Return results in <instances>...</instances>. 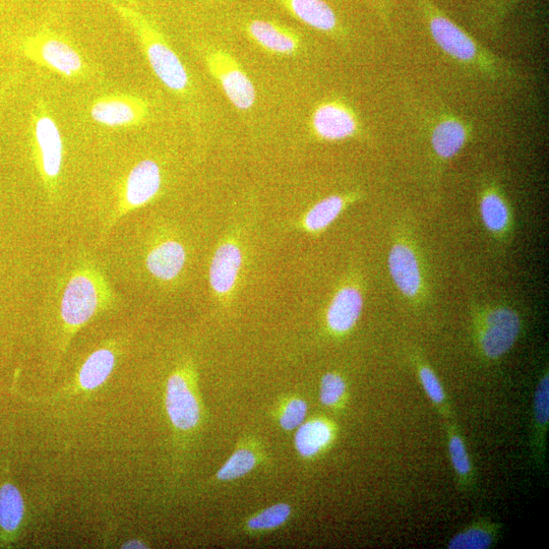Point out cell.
<instances>
[{
	"label": "cell",
	"mask_w": 549,
	"mask_h": 549,
	"mask_svg": "<svg viewBox=\"0 0 549 549\" xmlns=\"http://www.w3.org/2000/svg\"><path fill=\"white\" fill-rule=\"evenodd\" d=\"M257 465V458L247 449L236 451L217 473L221 481H230L250 473Z\"/></svg>",
	"instance_id": "83f0119b"
},
{
	"label": "cell",
	"mask_w": 549,
	"mask_h": 549,
	"mask_svg": "<svg viewBox=\"0 0 549 549\" xmlns=\"http://www.w3.org/2000/svg\"><path fill=\"white\" fill-rule=\"evenodd\" d=\"M375 5L376 10L381 14L382 18L385 19V22H388L389 19V6L387 0H371Z\"/></svg>",
	"instance_id": "1f68e13d"
},
{
	"label": "cell",
	"mask_w": 549,
	"mask_h": 549,
	"mask_svg": "<svg viewBox=\"0 0 549 549\" xmlns=\"http://www.w3.org/2000/svg\"><path fill=\"white\" fill-rule=\"evenodd\" d=\"M472 329L481 356L497 360L506 355L518 341L522 321L519 314L507 305H486L474 308Z\"/></svg>",
	"instance_id": "5b68a950"
},
{
	"label": "cell",
	"mask_w": 549,
	"mask_h": 549,
	"mask_svg": "<svg viewBox=\"0 0 549 549\" xmlns=\"http://www.w3.org/2000/svg\"><path fill=\"white\" fill-rule=\"evenodd\" d=\"M122 548H147V546L144 542L133 539L122 545Z\"/></svg>",
	"instance_id": "d6a6232c"
},
{
	"label": "cell",
	"mask_w": 549,
	"mask_h": 549,
	"mask_svg": "<svg viewBox=\"0 0 549 549\" xmlns=\"http://www.w3.org/2000/svg\"><path fill=\"white\" fill-rule=\"evenodd\" d=\"M246 32L263 50L275 55L292 56L302 47L301 37L295 31L276 22L253 20Z\"/></svg>",
	"instance_id": "2e32d148"
},
{
	"label": "cell",
	"mask_w": 549,
	"mask_h": 549,
	"mask_svg": "<svg viewBox=\"0 0 549 549\" xmlns=\"http://www.w3.org/2000/svg\"><path fill=\"white\" fill-rule=\"evenodd\" d=\"M31 131L39 174L47 193L54 196L63 172L64 140L54 116L43 101L38 102L33 111Z\"/></svg>",
	"instance_id": "8992f818"
},
{
	"label": "cell",
	"mask_w": 549,
	"mask_h": 549,
	"mask_svg": "<svg viewBox=\"0 0 549 549\" xmlns=\"http://www.w3.org/2000/svg\"><path fill=\"white\" fill-rule=\"evenodd\" d=\"M291 508L287 504L274 505L249 520L253 530H270L282 526L290 517Z\"/></svg>",
	"instance_id": "f1b7e54d"
},
{
	"label": "cell",
	"mask_w": 549,
	"mask_h": 549,
	"mask_svg": "<svg viewBox=\"0 0 549 549\" xmlns=\"http://www.w3.org/2000/svg\"><path fill=\"white\" fill-rule=\"evenodd\" d=\"M310 126L313 135L325 142L355 138L361 129L355 111L339 99H329L318 104L312 113Z\"/></svg>",
	"instance_id": "8fae6325"
},
{
	"label": "cell",
	"mask_w": 549,
	"mask_h": 549,
	"mask_svg": "<svg viewBox=\"0 0 549 549\" xmlns=\"http://www.w3.org/2000/svg\"><path fill=\"white\" fill-rule=\"evenodd\" d=\"M479 211L485 229L504 242L513 232L514 218L509 201L497 183H487L480 192Z\"/></svg>",
	"instance_id": "4fadbf2b"
},
{
	"label": "cell",
	"mask_w": 549,
	"mask_h": 549,
	"mask_svg": "<svg viewBox=\"0 0 549 549\" xmlns=\"http://www.w3.org/2000/svg\"><path fill=\"white\" fill-rule=\"evenodd\" d=\"M415 363L418 378L425 394L443 416L449 417L451 415V408L444 387L437 374L424 360L418 359Z\"/></svg>",
	"instance_id": "4316f807"
},
{
	"label": "cell",
	"mask_w": 549,
	"mask_h": 549,
	"mask_svg": "<svg viewBox=\"0 0 549 549\" xmlns=\"http://www.w3.org/2000/svg\"><path fill=\"white\" fill-rule=\"evenodd\" d=\"M471 130L465 122L447 115L438 120L432 130L431 143L438 160L448 162L455 158L470 139Z\"/></svg>",
	"instance_id": "ac0fdd59"
},
{
	"label": "cell",
	"mask_w": 549,
	"mask_h": 549,
	"mask_svg": "<svg viewBox=\"0 0 549 549\" xmlns=\"http://www.w3.org/2000/svg\"><path fill=\"white\" fill-rule=\"evenodd\" d=\"M113 301L114 294L102 271L94 263L83 261L73 270L61 294V321L69 333H74L111 307Z\"/></svg>",
	"instance_id": "7a4b0ae2"
},
{
	"label": "cell",
	"mask_w": 549,
	"mask_h": 549,
	"mask_svg": "<svg viewBox=\"0 0 549 549\" xmlns=\"http://www.w3.org/2000/svg\"><path fill=\"white\" fill-rule=\"evenodd\" d=\"M333 439L334 427L332 423L317 418L299 426L295 435V447L302 457L311 458L329 447Z\"/></svg>",
	"instance_id": "7402d4cb"
},
{
	"label": "cell",
	"mask_w": 549,
	"mask_h": 549,
	"mask_svg": "<svg viewBox=\"0 0 549 549\" xmlns=\"http://www.w3.org/2000/svg\"><path fill=\"white\" fill-rule=\"evenodd\" d=\"M518 2L519 0H500V13H504V11L511 8L514 4Z\"/></svg>",
	"instance_id": "836d02e7"
},
{
	"label": "cell",
	"mask_w": 549,
	"mask_h": 549,
	"mask_svg": "<svg viewBox=\"0 0 549 549\" xmlns=\"http://www.w3.org/2000/svg\"><path fill=\"white\" fill-rule=\"evenodd\" d=\"M447 434L450 459L458 483L465 491H471L475 486V475L465 441L454 423L448 424Z\"/></svg>",
	"instance_id": "603a6c76"
},
{
	"label": "cell",
	"mask_w": 549,
	"mask_h": 549,
	"mask_svg": "<svg viewBox=\"0 0 549 549\" xmlns=\"http://www.w3.org/2000/svg\"><path fill=\"white\" fill-rule=\"evenodd\" d=\"M24 501L18 488L6 483L0 488V527L6 532H15L23 520Z\"/></svg>",
	"instance_id": "484cf974"
},
{
	"label": "cell",
	"mask_w": 549,
	"mask_h": 549,
	"mask_svg": "<svg viewBox=\"0 0 549 549\" xmlns=\"http://www.w3.org/2000/svg\"><path fill=\"white\" fill-rule=\"evenodd\" d=\"M389 270L400 293L418 303L426 296V280L420 257L411 239L399 237L389 253Z\"/></svg>",
	"instance_id": "30bf717a"
},
{
	"label": "cell",
	"mask_w": 549,
	"mask_h": 549,
	"mask_svg": "<svg viewBox=\"0 0 549 549\" xmlns=\"http://www.w3.org/2000/svg\"><path fill=\"white\" fill-rule=\"evenodd\" d=\"M345 393L346 383L340 375L329 373L324 376L321 383L320 398L325 406L333 407L338 405Z\"/></svg>",
	"instance_id": "f546056e"
},
{
	"label": "cell",
	"mask_w": 549,
	"mask_h": 549,
	"mask_svg": "<svg viewBox=\"0 0 549 549\" xmlns=\"http://www.w3.org/2000/svg\"><path fill=\"white\" fill-rule=\"evenodd\" d=\"M96 124L109 129H131L146 124L151 116L150 104L143 97L112 93L95 99L90 107Z\"/></svg>",
	"instance_id": "ba28073f"
},
{
	"label": "cell",
	"mask_w": 549,
	"mask_h": 549,
	"mask_svg": "<svg viewBox=\"0 0 549 549\" xmlns=\"http://www.w3.org/2000/svg\"><path fill=\"white\" fill-rule=\"evenodd\" d=\"M496 523L478 521L456 534L448 543L450 549H487L492 547L499 536Z\"/></svg>",
	"instance_id": "d4e9b609"
},
{
	"label": "cell",
	"mask_w": 549,
	"mask_h": 549,
	"mask_svg": "<svg viewBox=\"0 0 549 549\" xmlns=\"http://www.w3.org/2000/svg\"><path fill=\"white\" fill-rule=\"evenodd\" d=\"M204 57L209 73L219 83L230 103L238 110L252 109L257 100V90L238 60L222 48H209Z\"/></svg>",
	"instance_id": "52a82bcc"
},
{
	"label": "cell",
	"mask_w": 549,
	"mask_h": 549,
	"mask_svg": "<svg viewBox=\"0 0 549 549\" xmlns=\"http://www.w3.org/2000/svg\"><path fill=\"white\" fill-rule=\"evenodd\" d=\"M22 55L32 64L71 82L93 77V68L82 51L66 36L50 29H41L20 44Z\"/></svg>",
	"instance_id": "277c9868"
},
{
	"label": "cell",
	"mask_w": 549,
	"mask_h": 549,
	"mask_svg": "<svg viewBox=\"0 0 549 549\" xmlns=\"http://www.w3.org/2000/svg\"><path fill=\"white\" fill-rule=\"evenodd\" d=\"M308 414V404L302 399L289 401L280 416V424L285 431H293L299 427Z\"/></svg>",
	"instance_id": "4dcf8cb0"
},
{
	"label": "cell",
	"mask_w": 549,
	"mask_h": 549,
	"mask_svg": "<svg viewBox=\"0 0 549 549\" xmlns=\"http://www.w3.org/2000/svg\"><path fill=\"white\" fill-rule=\"evenodd\" d=\"M363 293L357 283L347 282L335 293L326 315L327 327L335 335L349 333L363 311Z\"/></svg>",
	"instance_id": "5bb4252c"
},
{
	"label": "cell",
	"mask_w": 549,
	"mask_h": 549,
	"mask_svg": "<svg viewBox=\"0 0 549 549\" xmlns=\"http://www.w3.org/2000/svg\"><path fill=\"white\" fill-rule=\"evenodd\" d=\"M165 404L168 416L177 430L190 431L198 425L201 418L200 405L182 372L174 373L169 378Z\"/></svg>",
	"instance_id": "7c38bea8"
},
{
	"label": "cell",
	"mask_w": 549,
	"mask_h": 549,
	"mask_svg": "<svg viewBox=\"0 0 549 549\" xmlns=\"http://www.w3.org/2000/svg\"><path fill=\"white\" fill-rule=\"evenodd\" d=\"M115 365V354L110 348L93 352L82 366L79 384L84 390H95L111 375Z\"/></svg>",
	"instance_id": "cb8c5ba5"
},
{
	"label": "cell",
	"mask_w": 549,
	"mask_h": 549,
	"mask_svg": "<svg viewBox=\"0 0 549 549\" xmlns=\"http://www.w3.org/2000/svg\"><path fill=\"white\" fill-rule=\"evenodd\" d=\"M357 199V193H350L333 195L320 201L304 215L303 229L314 234L323 232Z\"/></svg>",
	"instance_id": "44dd1931"
},
{
	"label": "cell",
	"mask_w": 549,
	"mask_h": 549,
	"mask_svg": "<svg viewBox=\"0 0 549 549\" xmlns=\"http://www.w3.org/2000/svg\"><path fill=\"white\" fill-rule=\"evenodd\" d=\"M416 4L433 39L446 54L484 75L494 78L504 75L502 61L480 46L466 31L448 18L432 0H416Z\"/></svg>",
	"instance_id": "3957f363"
},
{
	"label": "cell",
	"mask_w": 549,
	"mask_h": 549,
	"mask_svg": "<svg viewBox=\"0 0 549 549\" xmlns=\"http://www.w3.org/2000/svg\"><path fill=\"white\" fill-rule=\"evenodd\" d=\"M296 20L317 31L334 35L339 33L338 18L325 0H279Z\"/></svg>",
	"instance_id": "d6986e66"
},
{
	"label": "cell",
	"mask_w": 549,
	"mask_h": 549,
	"mask_svg": "<svg viewBox=\"0 0 549 549\" xmlns=\"http://www.w3.org/2000/svg\"><path fill=\"white\" fill-rule=\"evenodd\" d=\"M5 93V87L0 88V96H2Z\"/></svg>",
	"instance_id": "e575fe53"
},
{
	"label": "cell",
	"mask_w": 549,
	"mask_h": 549,
	"mask_svg": "<svg viewBox=\"0 0 549 549\" xmlns=\"http://www.w3.org/2000/svg\"><path fill=\"white\" fill-rule=\"evenodd\" d=\"M533 414L532 454L535 463L542 465L549 422V376L547 371L541 377L536 388Z\"/></svg>",
	"instance_id": "ffe728a7"
},
{
	"label": "cell",
	"mask_w": 549,
	"mask_h": 549,
	"mask_svg": "<svg viewBox=\"0 0 549 549\" xmlns=\"http://www.w3.org/2000/svg\"><path fill=\"white\" fill-rule=\"evenodd\" d=\"M242 253L237 242L227 239L216 250L210 267V284L220 299L234 291L242 268Z\"/></svg>",
	"instance_id": "9a60e30c"
},
{
	"label": "cell",
	"mask_w": 549,
	"mask_h": 549,
	"mask_svg": "<svg viewBox=\"0 0 549 549\" xmlns=\"http://www.w3.org/2000/svg\"><path fill=\"white\" fill-rule=\"evenodd\" d=\"M186 263L185 247L173 238H166L156 243L146 257L149 273L162 282H172L177 279Z\"/></svg>",
	"instance_id": "e0dca14e"
},
{
	"label": "cell",
	"mask_w": 549,
	"mask_h": 549,
	"mask_svg": "<svg viewBox=\"0 0 549 549\" xmlns=\"http://www.w3.org/2000/svg\"><path fill=\"white\" fill-rule=\"evenodd\" d=\"M162 188V171L157 162L146 159L139 162L129 173L122 187L118 205L107 228L120 218L152 202Z\"/></svg>",
	"instance_id": "9c48e42d"
},
{
	"label": "cell",
	"mask_w": 549,
	"mask_h": 549,
	"mask_svg": "<svg viewBox=\"0 0 549 549\" xmlns=\"http://www.w3.org/2000/svg\"><path fill=\"white\" fill-rule=\"evenodd\" d=\"M133 31L157 79L173 94L186 99L193 93L191 76L159 27L132 0H107Z\"/></svg>",
	"instance_id": "6da1fadb"
}]
</instances>
